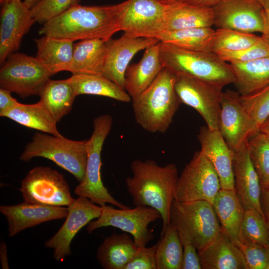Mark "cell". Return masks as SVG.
<instances>
[{"label":"cell","instance_id":"6da1fadb","mask_svg":"<svg viewBox=\"0 0 269 269\" xmlns=\"http://www.w3.org/2000/svg\"><path fill=\"white\" fill-rule=\"evenodd\" d=\"M129 0L116 5L79 4L45 23L39 33L73 41L91 39L107 41L121 31Z\"/></svg>","mask_w":269,"mask_h":269},{"label":"cell","instance_id":"7a4b0ae2","mask_svg":"<svg viewBox=\"0 0 269 269\" xmlns=\"http://www.w3.org/2000/svg\"><path fill=\"white\" fill-rule=\"evenodd\" d=\"M130 169L133 175L125 179L127 191L136 206L153 207L161 214V234L170 223L171 205L174 200L178 178L175 164L164 166L152 160H135Z\"/></svg>","mask_w":269,"mask_h":269},{"label":"cell","instance_id":"3957f363","mask_svg":"<svg viewBox=\"0 0 269 269\" xmlns=\"http://www.w3.org/2000/svg\"><path fill=\"white\" fill-rule=\"evenodd\" d=\"M176 75L163 67L152 83L132 99L136 122L151 133H164L181 104L175 89Z\"/></svg>","mask_w":269,"mask_h":269},{"label":"cell","instance_id":"277c9868","mask_svg":"<svg viewBox=\"0 0 269 269\" xmlns=\"http://www.w3.org/2000/svg\"><path fill=\"white\" fill-rule=\"evenodd\" d=\"M160 58L163 67L176 75L191 77L223 87L235 82L230 64L210 51L188 50L160 42Z\"/></svg>","mask_w":269,"mask_h":269},{"label":"cell","instance_id":"5b68a950","mask_svg":"<svg viewBox=\"0 0 269 269\" xmlns=\"http://www.w3.org/2000/svg\"><path fill=\"white\" fill-rule=\"evenodd\" d=\"M170 222L176 228L180 241H189L198 251L215 240L222 232L212 204L206 201L174 200Z\"/></svg>","mask_w":269,"mask_h":269},{"label":"cell","instance_id":"8992f818","mask_svg":"<svg viewBox=\"0 0 269 269\" xmlns=\"http://www.w3.org/2000/svg\"><path fill=\"white\" fill-rule=\"evenodd\" d=\"M87 140H72L37 132L25 147L20 159L24 161L37 157L48 159L71 173L80 182L86 170Z\"/></svg>","mask_w":269,"mask_h":269},{"label":"cell","instance_id":"52a82bcc","mask_svg":"<svg viewBox=\"0 0 269 269\" xmlns=\"http://www.w3.org/2000/svg\"><path fill=\"white\" fill-rule=\"evenodd\" d=\"M112 124V118L109 114L101 115L94 119L93 132L87 140V159L85 175L74 192L78 196L88 198L100 206L108 203L126 209L130 208L110 195L104 186L101 177V151Z\"/></svg>","mask_w":269,"mask_h":269},{"label":"cell","instance_id":"ba28073f","mask_svg":"<svg viewBox=\"0 0 269 269\" xmlns=\"http://www.w3.org/2000/svg\"><path fill=\"white\" fill-rule=\"evenodd\" d=\"M0 87L22 98L39 95L52 76L35 57L23 53L10 54L1 64Z\"/></svg>","mask_w":269,"mask_h":269},{"label":"cell","instance_id":"9c48e42d","mask_svg":"<svg viewBox=\"0 0 269 269\" xmlns=\"http://www.w3.org/2000/svg\"><path fill=\"white\" fill-rule=\"evenodd\" d=\"M101 206L100 216L87 225L89 233L101 227L112 226L130 234L139 247L146 246L153 240V231L148 225L161 218L160 213L156 209L145 206L126 209H118L105 204Z\"/></svg>","mask_w":269,"mask_h":269},{"label":"cell","instance_id":"30bf717a","mask_svg":"<svg viewBox=\"0 0 269 269\" xmlns=\"http://www.w3.org/2000/svg\"><path fill=\"white\" fill-rule=\"evenodd\" d=\"M221 189L215 169L200 151H197L178 177L174 200H203L212 204Z\"/></svg>","mask_w":269,"mask_h":269},{"label":"cell","instance_id":"8fae6325","mask_svg":"<svg viewBox=\"0 0 269 269\" xmlns=\"http://www.w3.org/2000/svg\"><path fill=\"white\" fill-rule=\"evenodd\" d=\"M25 202L51 206H69L74 201L63 175L49 167L36 166L21 182Z\"/></svg>","mask_w":269,"mask_h":269},{"label":"cell","instance_id":"7c38bea8","mask_svg":"<svg viewBox=\"0 0 269 269\" xmlns=\"http://www.w3.org/2000/svg\"><path fill=\"white\" fill-rule=\"evenodd\" d=\"M176 75L175 89L181 103L195 109L208 128L218 130L224 87L187 76Z\"/></svg>","mask_w":269,"mask_h":269},{"label":"cell","instance_id":"4fadbf2b","mask_svg":"<svg viewBox=\"0 0 269 269\" xmlns=\"http://www.w3.org/2000/svg\"><path fill=\"white\" fill-rule=\"evenodd\" d=\"M218 130L233 151L247 142L259 130L240 100L237 91L223 92L219 116Z\"/></svg>","mask_w":269,"mask_h":269},{"label":"cell","instance_id":"5bb4252c","mask_svg":"<svg viewBox=\"0 0 269 269\" xmlns=\"http://www.w3.org/2000/svg\"><path fill=\"white\" fill-rule=\"evenodd\" d=\"M212 8L217 29L247 33L263 31L264 8L256 0H223Z\"/></svg>","mask_w":269,"mask_h":269},{"label":"cell","instance_id":"9a60e30c","mask_svg":"<svg viewBox=\"0 0 269 269\" xmlns=\"http://www.w3.org/2000/svg\"><path fill=\"white\" fill-rule=\"evenodd\" d=\"M68 214L63 225L56 233L45 243L47 248L53 250V257L62 261L71 255L70 244L78 231L101 215V206L88 198L79 196L68 206Z\"/></svg>","mask_w":269,"mask_h":269},{"label":"cell","instance_id":"2e32d148","mask_svg":"<svg viewBox=\"0 0 269 269\" xmlns=\"http://www.w3.org/2000/svg\"><path fill=\"white\" fill-rule=\"evenodd\" d=\"M1 5L0 65L19 49L23 37L36 22L30 9L21 0H9Z\"/></svg>","mask_w":269,"mask_h":269},{"label":"cell","instance_id":"e0dca14e","mask_svg":"<svg viewBox=\"0 0 269 269\" xmlns=\"http://www.w3.org/2000/svg\"><path fill=\"white\" fill-rule=\"evenodd\" d=\"M159 42L154 38L124 34L118 39L106 41L102 75L125 90V73L131 59L140 51Z\"/></svg>","mask_w":269,"mask_h":269},{"label":"cell","instance_id":"ac0fdd59","mask_svg":"<svg viewBox=\"0 0 269 269\" xmlns=\"http://www.w3.org/2000/svg\"><path fill=\"white\" fill-rule=\"evenodd\" d=\"M167 6L157 0H129L121 31L132 37H153L161 30Z\"/></svg>","mask_w":269,"mask_h":269},{"label":"cell","instance_id":"d6986e66","mask_svg":"<svg viewBox=\"0 0 269 269\" xmlns=\"http://www.w3.org/2000/svg\"><path fill=\"white\" fill-rule=\"evenodd\" d=\"M234 191L244 210L256 209L264 216L261 185L247 143L234 151Z\"/></svg>","mask_w":269,"mask_h":269},{"label":"cell","instance_id":"ffe728a7","mask_svg":"<svg viewBox=\"0 0 269 269\" xmlns=\"http://www.w3.org/2000/svg\"><path fill=\"white\" fill-rule=\"evenodd\" d=\"M197 137L201 145L200 151L217 172L221 189L234 190V151L228 145L219 130L202 126Z\"/></svg>","mask_w":269,"mask_h":269},{"label":"cell","instance_id":"44dd1931","mask_svg":"<svg viewBox=\"0 0 269 269\" xmlns=\"http://www.w3.org/2000/svg\"><path fill=\"white\" fill-rule=\"evenodd\" d=\"M0 211L7 220L10 237L43 222L64 218L68 214V207L25 201L14 205H1Z\"/></svg>","mask_w":269,"mask_h":269},{"label":"cell","instance_id":"7402d4cb","mask_svg":"<svg viewBox=\"0 0 269 269\" xmlns=\"http://www.w3.org/2000/svg\"><path fill=\"white\" fill-rule=\"evenodd\" d=\"M160 42L145 49L141 59L129 65L125 73V90L131 99L144 91L163 68L160 58Z\"/></svg>","mask_w":269,"mask_h":269},{"label":"cell","instance_id":"603a6c76","mask_svg":"<svg viewBox=\"0 0 269 269\" xmlns=\"http://www.w3.org/2000/svg\"><path fill=\"white\" fill-rule=\"evenodd\" d=\"M198 253L203 269H248L241 249L222 230L215 240Z\"/></svg>","mask_w":269,"mask_h":269},{"label":"cell","instance_id":"cb8c5ba5","mask_svg":"<svg viewBox=\"0 0 269 269\" xmlns=\"http://www.w3.org/2000/svg\"><path fill=\"white\" fill-rule=\"evenodd\" d=\"M222 231L240 247L245 210L234 190L221 189L212 204Z\"/></svg>","mask_w":269,"mask_h":269},{"label":"cell","instance_id":"d4e9b609","mask_svg":"<svg viewBox=\"0 0 269 269\" xmlns=\"http://www.w3.org/2000/svg\"><path fill=\"white\" fill-rule=\"evenodd\" d=\"M213 25L212 8L198 7L184 2L167 6L161 31L212 27Z\"/></svg>","mask_w":269,"mask_h":269},{"label":"cell","instance_id":"484cf974","mask_svg":"<svg viewBox=\"0 0 269 269\" xmlns=\"http://www.w3.org/2000/svg\"><path fill=\"white\" fill-rule=\"evenodd\" d=\"M140 247L126 233H113L99 246L97 259L105 269H124Z\"/></svg>","mask_w":269,"mask_h":269},{"label":"cell","instance_id":"4316f807","mask_svg":"<svg viewBox=\"0 0 269 269\" xmlns=\"http://www.w3.org/2000/svg\"><path fill=\"white\" fill-rule=\"evenodd\" d=\"M34 41L37 47L35 58L49 70L52 75L67 71L72 60L74 41L46 36Z\"/></svg>","mask_w":269,"mask_h":269},{"label":"cell","instance_id":"83f0119b","mask_svg":"<svg viewBox=\"0 0 269 269\" xmlns=\"http://www.w3.org/2000/svg\"><path fill=\"white\" fill-rule=\"evenodd\" d=\"M106 41L91 39L74 43L72 62L67 71L72 74H102Z\"/></svg>","mask_w":269,"mask_h":269},{"label":"cell","instance_id":"f1b7e54d","mask_svg":"<svg viewBox=\"0 0 269 269\" xmlns=\"http://www.w3.org/2000/svg\"><path fill=\"white\" fill-rule=\"evenodd\" d=\"M237 91L241 96L253 93L269 84V55L245 63H229Z\"/></svg>","mask_w":269,"mask_h":269},{"label":"cell","instance_id":"f546056e","mask_svg":"<svg viewBox=\"0 0 269 269\" xmlns=\"http://www.w3.org/2000/svg\"><path fill=\"white\" fill-rule=\"evenodd\" d=\"M0 116L8 118L26 127L34 129L55 136H63L57 129V122L39 101L32 104L20 103Z\"/></svg>","mask_w":269,"mask_h":269},{"label":"cell","instance_id":"4dcf8cb0","mask_svg":"<svg viewBox=\"0 0 269 269\" xmlns=\"http://www.w3.org/2000/svg\"><path fill=\"white\" fill-rule=\"evenodd\" d=\"M66 79L76 96L83 94L102 96L126 103L132 99L124 89L102 74H72Z\"/></svg>","mask_w":269,"mask_h":269},{"label":"cell","instance_id":"1f68e13d","mask_svg":"<svg viewBox=\"0 0 269 269\" xmlns=\"http://www.w3.org/2000/svg\"><path fill=\"white\" fill-rule=\"evenodd\" d=\"M39 101L57 122L68 114L76 96L67 79H49L42 88Z\"/></svg>","mask_w":269,"mask_h":269},{"label":"cell","instance_id":"d6a6232c","mask_svg":"<svg viewBox=\"0 0 269 269\" xmlns=\"http://www.w3.org/2000/svg\"><path fill=\"white\" fill-rule=\"evenodd\" d=\"M214 32L215 30L212 27L184 29L162 31L156 34L153 38L184 49L210 51V44Z\"/></svg>","mask_w":269,"mask_h":269},{"label":"cell","instance_id":"836d02e7","mask_svg":"<svg viewBox=\"0 0 269 269\" xmlns=\"http://www.w3.org/2000/svg\"><path fill=\"white\" fill-rule=\"evenodd\" d=\"M157 246V269H181L183 248L178 232L170 222Z\"/></svg>","mask_w":269,"mask_h":269},{"label":"cell","instance_id":"e575fe53","mask_svg":"<svg viewBox=\"0 0 269 269\" xmlns=\"http://www.w3.org/2000/svg\"><path fill=\"white\" fill-rule=\"evenodd\" d=\"M261 36L234 30L217 29L213 36L210 51L216 54L237 51L251 46Z\"/></svg>","mask_w":269,"mask_h":269},{"label":"cell","instance_id":"d590c367","mask_svg":"<svg viewBox=\"0 0 269 269\" xmlns=\"http://www.w3.org/2000/svg\"><path fill=\"white\" fill-rule=\"evenodd\" d=\"M253 164L258 175L261 188H269V139L260 132L247 142Z\"/></svg>","mask_w":269,"mask_h":269},{"label":"cell","instance_id":"8d00e7d4","mask_svg":"<svg viewBox=\"0 0 269 269\" xmlns=\"http://www.w3.org/2000/svg\"><path fill=\"white\" fill-rule=\"evenodd\" d=\"M240 100L259 130L269 116V84L250 94L240 95Z\"/></svg>","mask_w":269,"mask_h":269},{"label":"cell","instance_id":"74e56055","mask_svg":"<svg viewBox=\"0 0 269 269\" xmlns=\"http://www.w3.org/2000/svg\"><path fill=\"white\" fill-rule=\"evenodd\" d=\"M242 234L243 238L264 246L269 243L265 217L256 209L245 210L242 223Z\"/></svg>","mask_w":269,"mask_h":269},{"label":"cell","instance_id":"f35d334b","mask_svg":"<svg viewBox=\"0 0 269 269\" xmlns=\"http://www.w3.org/2000/svg\"><path fill=\"white\" fill-rule=\"evenodd\" d=\"M81 0H41L30 9L36 22L44 24L72 7L79 4Z\"/></svg>","mask_w":269,"mask_h":269},{"label":"cell","instance_id":"ab89813d","mask_svg":"<svg viewBox=\"0 0 269 269\" xmlns=\"http://www.w3.org/2000/svg\"><path fill=\"white\" fill-rule=\"evenodd\" d=\"M217 54L222 60L229 63H245L269 55V44L261 36L257 42L247 48Z\"/></svg>","mask_w":269,"mask_h":269},{"label":"cell","instance_id":"60d3db41","mask_svg":"<svg viewBox=\"0 0 269 269\" xmlns=\"http://www.w3.org/2000/svg\"><path fill=\"white\" fill-rule=\"evenodd\" d=\"M239 248L246 262L248 269H266L269 256L265 246L243 238Z\"/></svg>","mask_w":269,"mask_h":269},{"label":"cell","instance_id":"b9f144b4","mask_svg":"<svg viewBox=\"0 0 269 269\" xmlns=\"http://www.w3.org/2000/svg\"><path fill=\"white\" fill-rule=\"evenodd\" d=\"M157 244L150 247H140L124 269H157Z\"/></svg>","mask_w":269,"mask_h":269},{"label":"cell","instance_id":"7bdbcfd3","mask_svg":"<svg viewBox=\"0 0 269 269\" xmlns=\"http://www.w3.org/2000/svg\"><path fill=\"white\" fill-rule=\"evenodd\" d=\"M183 248V257L181 269H201L198 251L189 241H181Z\"/></svg>","mask_w":269,"mask_h":269},{"label":"cell","instance_id":"ee69618b","mask_svg":"<svg viewBox=\"0 0 269 269\" xmlns=\"http://www.w3.org/2000/svg\"><path fill=\"white\" fill-rule=\"evenodd\" d=\"M11 92L0 88V115L18 105L19 102L11 95Z\"/></svg>","mask_w":269,"mask_h":269},{"label":"cell","instance_id":"f6af8a7d","mask_svg":"<svg viewBox=\"0 0 269 269\" xmlns=\"http://www.w3.org/2000/svg\"><path fill=\"white\" fill-rule=\"evenodd\" d=\"M261 188V205L267 227L269 241V188Z\"/></svg>","mask_w":269,"mask_h":269},{"label":"cell","instance_id":"bcb514c9","mask_svg":"<svg viewBox=\"0 0 269 269\" xmlns=\"http://www.w3.org/2000/svg\"><path fill=\"white\" fill-rule=\"evenodd\" d=\"M223 0H186L185 3L198 7L213 8Z\"/></svg>","mask_w":269,"mask_h":269},{"label":"cell","instance_id":"7dc6e473","mask_svg":"<svg viewBox=\"0 0 269 269\" xmlns=\"http://www.w3.org/2000/svg\"><path fill=\"white\" fill-rule=\"evenodd\" d=\"M263 28L261 37L269 44V9H264L263 13Z\"/></svg>","mask_w":269,"mask_h":269},{"label":"cell","instance_id":"c3c4849f","mask_svg":"<svg viewBox=\"0 0 269 269\" xmlns=\"http://www.w3.org/2000/svg\"><path fill=\"white\" fill-rule=\"evenodd\" d=\"M0 258L2 268L8 269L9 266L7 259V247L6 245L3 242L0 244Z\"/></svg>","mask_w":269,"mask_h":269},{"label":"cell","instance_id":"681fc988","mask_svg":"<svg viewBox=\"0 0 269 269\" xmlns=\"http://www.w3.org/2000/svg\"><path fill=\"white\" fill-rule=\"evenodd\" d=\"M259 132L265 134L269 139V116L260 126Z\"/></svg>","mask_w":269,"mask_h":269},{"label":"cell","instance_id":"f907efd6","mask_svg":"<svg viewBox=\"0 0 269 269\" xmlns=\"http://www.w3.org/2000/svg\"><path fill=\"white\" fill-rule=\"evenodd\" d=\"M161 3L166 5H171L177 3H184L186 0H157Z\"/></svg>","mask_w":269,"mask_h":269},{"label":"cell","instance_id":"816d5d0a","mask_svg":"<svg viewBox=\"0 0 269 269\" xmlns=\"http://www.w3.org/2000/svg\"><path fill=\"white\" fill-rule=\"evenodd\" d=\"M41 0H24L23 1L26 5L31 9L34 7Z\"/></svg>","mask_w":269,"mask_h":269},{"label":"cell","instance_id":"f5cc1de1","mask_svg":"<svg viewBox=\"0 0 269 269\" xmlns=\"http://www.w3.org/2000/svg\"><path fill=\"white\" fill-rule=\"evenodd\" d=\"M264 7V9H269V0H256Z\"/></svg>","mask_w":269,"mask_h":269},{"label":"cell","instance_id":"db71d44e","mask_svg":"<svg viewBox=\"0 0 269 269\" xmlns=\"http://www.w3.org/2000/svg\"><path fill=\"white\" fill-rule=\"evenodd\" d=\"M266 248H267L268 252V256H269V257H268V264H267L266 269H269V243L266 246Z\"/></svg>","mask_w":269,"mask_h":269},{"label":"cell","instance_id":"11a10c76","mask_svg":"<svg viewBox=\"0 0 269 269\" xmlns=\"http://www.w3.org/2000/svg\"><path fill=\"white\" fill-rule=\"evenodd\" d=\"M9 0H0V4H1L2 3L7 1H8Z\"/></svg>","mask_w":269,"mask_h":269}]
</instances>
